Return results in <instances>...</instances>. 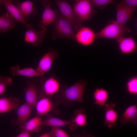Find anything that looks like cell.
<instances>
[{"instance_id":"cell-14","label":"cell","mask_w":137,"mask_h":137,"mask_svg":"<svg viewBox=\"0 0 137 137\" xmlns=\"http://www.w3.org/2000/svg\"><path fill=\"white\" fill-rule=\"evenodd\" d=\"M121 53L123 54H129L135 52L137 45L136 42L132 37H120L116 39Z\"/></svg>"},{"instance_id":"cell-27","label":"cell","mask_w":137,"mask_h":137,"mask_svg":"<svg viewBox=\"0 0 137 137\" xmlns=\"http://www.w3.org/2000/svg\"><path fill=\"white\" fill-rule=\"evenodd\" d=\"M92 8L100 9L106 8L111 4H114L116 0H90Z\"/></svg>"},{"instance_id":"cell-15","label":"cell","mask_w":137,"mask_h":137,"mask_svg":"<svg viewBox=\"0 0 137 137\" xmlns=\"http://www.w3.org/2000/svg\"><path fill=\"white\" fill-rule=\"evenodd\" d=\"M116 21L124 25L132 18L136 11L118 4L116 5Z\"/></svg>"},{"instance_id":"cell-34","label":"cell","mask_w":137,"mask_h":137,"mask_svg":"<svg viewBox=\"0 0 137 137\" xmlns=\"http://www.w3.org/2000/svg\"><path fill=\"white\" fill-rule=\"evenodd\" d=\"M39 137H52L50 132L46 133L40 136Z\"/></svg>"},{"instance_id":"cell-2","label":"cell","mask_w":137,"mask_h":137,"mask_svg":"<svg viewBox=\"0 0 137 137\" xmlns=\"http://www.w3.org/2000/svg\"><path fill=\"white\" fill-rule=\"evenodd\" d=\"M52 40L66 38L75 39V33L70 23L61 14L58 15L54 23Z\"/></svg>"},{"instance_id":"cell-23","label":"cell","mask_w":137,"mask_h":137,"mask_svg":"<svg viewBox=\"0 0 137 137\" xmlns=\"http://www.w3.org/2000/svg\"><path fill=\"white\" fill-rule=\"evenodd\" d=\"M45 115L46 118L42 121L40 126L42 130L46 126L58 127L66 125L70 126L71 124V120H65L54 117L49 113Z\"/></svg>"},{"instance_id":"cell-9","label":"cell","mask_w":137,"mask_h":137,"mask_svg":"<svg viewBox=\"0 0 137 137\" xmlns=\"http://www.w3.org/2000/svg\"><path fill=\"white\" fill-rule=\"evenodd\" d=\"M39 99L36 105V113L38 116L45 115L53 112L59 114L60 112L57 109V106L52 97L44 96H38Z\"/></svg>"},{"instance_id":"cell-33","label":"cell","mask_w":137,"mask_h":137,"mask_svg":"<svg viewBox=\"0 0 137 137\" xmlns=\"http://www.w3.org/2000/svg\"><path fill=\"white\" fill-rule=\"evenodd\" d=\"M13 137H31L30 133L26 131H22L18 135Z\"/></svg>"},{"instance_id":"cell-20","label":"cell","mask_w":137,"mask_h":137,"mask_svg":"<svg viewBox=\"0 0 137 137\" xmlns=\"http://www.w3.org/2000/svg\"><path fill=\"white\" fill-rule=\"evenodd\" d=\"M25 91L26 102L35 108L38 100V87L33 83H30L27 85Z\"/></svg>"},{"instance_id":"cell-29","label":"cell","mask_w":137,"mask_h":137,"mask_svg":"<svg viewBox=\"0 0 137 137\" xmlns=\"http://www.w3.org/2000/svg\"><path fill=\"white\" fill-rule=\"evenodd\" d=\"M13 82L11 78L0 76V95L3 94L6 87H10Z\"/></svg>"},{"instance_id":"cell-1","label":"cell","mask_w":137,"mask_h":137,"mask_svg":"<svg viewBox=\"0 0 137 137\" xmlns=\"http://www.w3.org/2000/svg\"><path fill=\"white\" fill-rule=\"evenodd\" d=\"M87 84L86 81L80 80L70 87L64 85L55 96V103L56 106L63 104L68 107L72 105L73 102H83L84 92Z\"/></svg>"},{"instance_id":"cell-7","label":"cell","mask_w":137,"mask_h":137,"mask_svg":"<svg viewBox=\"0 0 137 137\" xmlns=\"http://www.w3.org/2000/svg\"><path fill=\"white\" fill-rule=\"evenodd\" d=\"M59 53L53 48H49L40 60L36 69L43 76L51 68L54 61L58 58Z\"/></svg>"},{"instance_id":"cell-4","label":"cell","mask_w":137,"mask_h":137,"mask_svg":"<svg viewBox=\"0 0 137 137\" xmlns=\"http://www.w3.org/2000/svg\"><path fill=\"white\" fill-rule=\"evenodd\" d=\"M130 31L128 27L121 25L116 20H111L99 32L96 33V38L116 39L123 37Z\"/></svg>"},{"instance_id":"cell-8","label":"cell","mask_w":137,"mask_h":137,"mask_svg":"<svg viewBox=\"0 0 137 137\" xmlns=\"http://www.w3.org/2000/svg\"><path fill=\"white\" fill-rule=\"evenodd\" d=\"M73 9L76 16L81 22L91 19L93 11L90 0H76Z\"/></svg>"},{"instance_id":"cell-21","label":"cell","mask_w":137,"mask_h":137,"mask_svg":"<svg viewBox=\"0 0 137 137\" xmlns=\"http://www.w3.org/2000/svg\"><path fill=\"white\" fill-rule=\"evenodd\" d=\"M121 124L125 125L127 123L132 122L134 125L137 124V106L131 105L127 107L121 115L120 120Z\"/></svg>"},{"instance_id":"cell-18","label":"cell","mask_w":137,"mask_h":137,"mask_svg":"<svg viewBox=\"0 0 137 137\" xmlns=\"http://www.w3.org/2000/svg\"><path fill=\"white\" fill-rule=\"evenodd\" d=\"M7 12L17 21L21 23L25 26L27 23L25 21L24 18L19 8L13 3V0H2Z\"/></svg>"},{"instance_id":"cell-25","label":"cell","mask_w":137,"mask_h":137,"mask_svg":"<svg viewBox=\"0 0 137 137\" xmlns=\"http://www.w3.org/2000/svg\"><path fill=\"white\" fill-rule=\"evenodd\" d=\"M13 18L7 12L0 16V33L13 29L16 26Z\"/></svg>"},{"instance_id":"cell-12","label":"cell","mask_w":137,"mask_h":137,"mask_svg":"<svg viewBox=\"0 0 137 137\" xmlns=\"http://www.w3.org/2000/svg\"><path fill=\"white\" fill-rule=\"evenodd\" d=\"M13 2L20 10L26 22L30 20V16H36L38 13V10L34 6L33 2L30 0L23 2L14 0Z\"/></svg>"},{"instance_id":"cell-16","label":"cell","mask_w":137,"mask_h":137,"mask_svg":"<svg viewBox=\"0 0 137 137\" xmlns=\"http://www.w3.org/2000/svg\"><path fill=\"white\" fill-rule=\"evenodd\" d=\"M20 103V99L18 97H0V113H7L16 109Z\"/></svg>"},{"instance_id":"cell-13","label":"cell","mask_w":137,"mask_h":137,"mask_svg":"<svg viewBox=\"0 0 137 137\" xmlns=\"http://www.w3.org/2000/svg\"><path fill=\"white\" fill-rule=\"evenodd\" d=\"M115 106V103H111L106 104L104 107L105 113L104 123L105 126L110 129L117 125L116 121L119 116L114 109Z\"/></svg>"},{"instance_id":"cell-11","label":"cell","mask_w":137,"mask_h":137,"mask_svg":"<svg viewBox=\"0 0 137 137\" xmlns=\"http://www.w3.org/2000/svg\"><path fill=\"white\" fill-rule=\"evenodd\" d=\"M96 38V33L92 29L82 27L75 33L74 40L82 46H88L93 43Z\"/></svg>"},{"instance_id":"cell-5","label":"cell","mask_w":137,"mask_h":137,"mask_svg":"<svg viewBox=\"0 0 137 137\" xmlns=\"http://www.w3.org/2000/svg\"><path fill=\"white\" fill-rule=\"evenodd\" d=\"M41 2L44 10L38 27L40 30L46 33L47 32V27L56 21L58 16V12L57 10L51 8L52 3L51 1L44 0Z\"/></svg>"},{"instance_id":"cell-3","label":"cell","mask_w":137,"mask_h":137,"mask_svg":"<svg viewBox=\"0 0 137 137\" xmlns=\"http://www.w3.org/2000/svg\"><path fill=\"white\" fill-rule=\"evenodd\" d=\"M40 80V86L38 88V96H44L52 98L59 93L64 85L54 75L47 78L43 77Z\"/></svg>"},{"instance_id":"cell-19","label":"cell","mask_w":137,"mask_h":137,"mask_svg":"<svg viewBox=\"0 0 137 137\" xmlns=\"http://www.w3.org/2000/svg\"><path fill=\"white\" fill-rule=\"evenodd\" d=\"M9 72L13 76L18 75L28 77H42L36 69L31 67L21 68L18 65L11 67L9 68Z\"/></svg>"},{"instance_id":"cell-31","label":"cell","mask_w":137,"mask_h":137,"mask_svg":"<svg viewBox=\"0 0 137 137\" xmlns=\"http://www.w3.org/2000/svg\"><path fill=\"white\" fill-rule=\"evenodd\" d=\"M118 4L127 8L136 10L137 6V0H122L119 2Z\"/></svg>"},{"instance_id":"cell-22","label":"cell","mask_w":137,"mask_h":137,"mask_svg":"<svg viewBox=\"0 0 137 137\" xmlns=\"http://www.w3.org/2000/svg\"><path fill=\"white\" fill-rule=\"evenodd\" d=\"M42 121V116L37 115L33 117L21 126L22 131L30 133L40 132L42 130L40 126Z\"/></svg>"},{"instance_id":"cell-10","label":"cell","mask_w":137,"mask_h":137,"mask_svg":"<svg viewBox=\"0 0 137 137\" xmlns=\"http://www.w3.org/2000/svg\"><path fill=\"white\" fill-rule=\"evenodd\" d=\"M26 26L27 30L25 34L24 41L31 44L33 46H39L44 40L45 33L40 30H36L30 23H27Z\"/></svg>"},{"instance_id":"cell-28","label":"cell","mask_w":137,"mask_h":137,"mask_svg":"<svg viewBox=\"0 0 137 137\" xmlns=\"http://www.w3.org/2000/svg\"><path fill=\"white\" fill-rule=\"evenodd\" d=\"M126 88L128 93L133 95L137 94V77L136 76L130 78L126 84Z\"/></svg>"},{"instance_id":"cell-26","label":"cell","mask_w":137,"mask_h":137,"mask_svg":"<svg viewBox=\"0 0 137 137\" xmlns=\"http://www.w3.org/2000/svg\"><path fill=\"white\" fill-rule=\"evenodd\" d=\"M108 91L102 88H97L93 93L94 104L99 107H104L108 98Z\"/></svg>"},{"instance_id":"cell-32","label":"cell","mask_w":137,"mask_h":137,"mask_svg":"<svg viewBox=\"0 0 137 137\" xmlns=\"http://www.w3.org/2000/svg\"><path fill=\"white\" fill-rule=\"evenodd\" d=\"M73 135L74 137H95L91 134L88 133L84 130L82 131L81 134L74 133Z\"/></svg>"},{"instance_id":"cell-35","label":"cell","mask_w":137,"mask_h":137,"mask_svg":"<svg viewBox=\"0 0 137 137\" xmlns=\"http://www.w3.org/2000/svg\"><path fill=\"white\" fill-rule=\"evenodd\" d=\"M2 4H3L2 2V0H0V12L1 11V9L0 8V6Z\"/></svg>"},{"instance_id":"cell-30","label":"cell","mask_w":137,"mask_h":137,"mask_svg":"<svg viewBox=\"0 0 137 137\" xmlns=\"http://www.w3.org/2000/svg\"><path fill=\"white\" fill-rule=\"evenodd\" d=\"M50 132L52 137H70L65 131L58 127H52Z\"/></svg>"},{"instance_id":"cell-17","label":"cell","mask_w":137,"mask_h":137,"mask_svg":"<svg viewBox=\"0 0 137 137\" xmlns=\"http://www.w3.org/2000/svg\"><path fill=\"white\" fill-rule=\"evenodd\" d=\"M71 124L69 126L70 130L73 131L78 126L83 127L88 124L87 116L84 109L80 108L76 110L70 120Z\"/></svg>"},{"instance_id":"cell-24","label":"cell","mask_w":137,"mask_h":137,"mask_svg":"<svg viewBox=\"0 0 137 137\" xmlns=\"http://www.w3.org/2000/svg\"><path fill=\"white\" fill-rule=\"evenodd\" d=\"M33 108L25 102L18 108L16 111L17 121L21 126L27 121Z\"/></svg>"},{"instance_id":"cell-6","label":"cell","mask_w":137,"mask_h":137,"mask_svg":"<svg viewBox=\"0 0 137 137\" xmlns=\"http://www.w3.org/2000/svg\"><path fill=\"white\" fill-rule=\"evenodd\" d=\"M55 2L61 14L70 23L75 32H77L82 27L81 22L76 16L72 6L64 0H57Z\"/></svg>"}]
</instances>
